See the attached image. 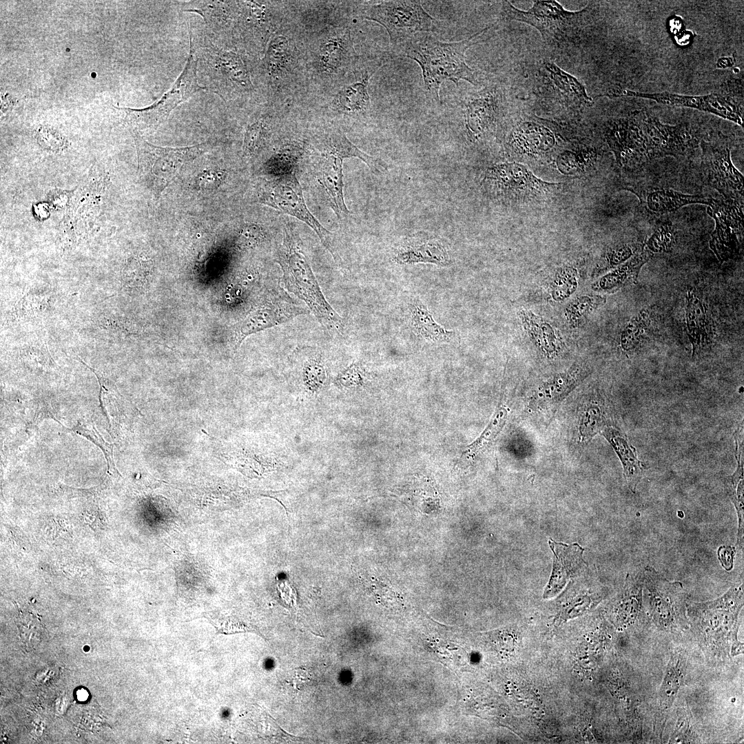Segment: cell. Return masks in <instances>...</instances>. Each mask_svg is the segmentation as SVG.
I'll return each instance as SVG.
<instances>
[{
  "label": "cell",
  "instance_id": "41",
  "mask_svg": "<svg viewBox=\"0 0 744 744\" xmlns=\"http://www.w3.org/2000/svg\"><path fill=\"white\" fill-rule=\"evenodd\" d=\"M578 272L572 266H565L556 273L552 283V296L556 300H563L576 289Z\"/></svg>",
  "mask_w": 744,
  "mask_h": 744
},
{
  "label": "cell",
  "instance_id": "16",
  "mask_svg": "<svg viewBox=\"0 0 744 744\" xmlns=\"http://www.w3.org/2000/svg\"><path fill=\"white\" fill-rule=\"evenodd\" d=\"M715 221L711 234L710 247L721 262L731 258L736 252L739 238L743 234V203L731 200L713 199L707 209Z\"/></svg>",
  "mask_w": 744,
  "mask_h": 744
},
{
  "label": "cell",
  "instance_id": "36",
  "mask_svg": "<svg viewBox=\"0 0 744 744\" xmlns=\"http://www.w3.org/2000/svg\"><path fill=\"white\" fill-rule=\"evenodd\" d=\"M291 56L289 41L282 36L273 39L268 46L265 61L269 73L276 76L282 73L288 67Z\"/></svg>",
  "mask_w": 744,
  "mask_h": 744
},
{
  "label": "cell",
  "instance_id": "22",
  "mask_svg": "<svg viewBox=\"0 0 744 744\" xmlns=\"http://www.w3.org/2000/svg\"><path fill=\"white\" fill-rule=\"evenodd\" d=\"M307 312L286 298L273 299L258 305L242 322L240 342L246 336L271 327L287 322Z\"/></svg>",
  "mask_w": 744,
  "mask_h": 744
},
{
  "label": "cell",
  "instance_id": "27",
  "mask_svg": "<svg viewBox=\"0 0 744 744\" xmlns=\"http://www.w3.org/2000/svg\"><path fill=\"white\" fill-rule=\"evenodd\" d=\"M355 57L350 32L346 31L322 43L318 54L319 67L323 72H334L349 65Z\"/></svg>",
  "mask_w": 744,
  "mask_h": 744
},
{
  "label": "cell",
  "instance_id": "50",
  "mask_svg": "<svg viewBox=\"0 0 744 744\" xmlns=\"http://www.w3.org/2000/svg\"><path fill=\"white\" fill-rule=\"evenodd\" d=\"M304 368L306 380L315 386L322 383L325 378V371L323 366L316 360H311Z\"/></svg>",
  "mask_w": 744,
  "mask_h": 744
},
{
  "label": "cell",
  "instance_id": "48",
  "mask_svg": "<svg viewBox=\"0 0 744 744\" xmlns=\"http://www.w3.org/2000/svg\"><path fill=\"white\" fill-rule=\"evenodd\" d=\"M36 136L38 143L48 149L59 151L65 146V138L56 130L48 127L39 126L37 129Z\"/></svg>",
  "mask_w": 744,
  "mask_h": 744
},
{
  "label": "cell",
  "instance_id": "1",
  "mask_svg": "<svg viewBox=\"0 0 744 744\" xmlns=\"http://www.w3.org/2000/svg\"><path fill=\"white\" fill-rule=\"evenodd\" d=\"M490 27L459 41L444 42L431 33H419L400 46L402 54L420 67L424 93L430 100L440 103L441 84L451 81L458 87L460 80L477 86L475 70L466 62V52Z\"/></svg>",
  "mask_w": 744,
  "mask_h": 744
},
{
  "label": "cell",
  "instance_id": "5",
  "mask_svg": "<svg viewBox=\"0 0 744 744\" xmlns=\"http://www.w3.org/2000/svg\"><path fill=\"white\" fill-rule=\"evenodd\" d=\"M363 18L375 21L386 30L393 46L400 47L419 33H431L442 21L432 17L420 1H383L366 9Z\"/></svg>",
  "mask_w": 744,
  "mask_h": 744
},
{
  "label": "cell",
  "instance_id": "32",
  "mask_svg": "<svg viewBox=\"0 0 744 744\" xmlns=\"http://www.w3.org/2000/svg\"><path fill=\"white\" fill-rule=\"evenodd\" d=\"M647 207L655 213L663 214L675 211L683 206L691 204H703L710 206L713 198L700 195L683 194L670 188L656 189L644 196Z\"/></svg>",
  "mask_w": 744,
  "mask_h": 744
},
{
  "label": "cell",
  "instance_id": "20",
  "mask_svg": "<svg viewBox=\"0 0 744 744\" xmlns=\"http://www.w3.org/2000/svg\"><path fill=\"white\" fill-rule=\"evenodd\" d=\"M621 95L643 98L670 106L684 107L713 114L743 126V114L725 97L718 94L691 96L668 92L641 93L629 90H621Z\"/></svg>",
  "mask_w": 744,
  "mask_h": 744
},
{
  "label": "cell",
  "instance_id": "34",
  "mask_svg": "<svg viewBox=\"0 0 744 744\" xmlns=\"http://www.w3.org/2000/svg\"><path fill=\"white\" fill-rule=\"evenodd\" d=\"M599 150L592 146L577 145L561 151L557 157L558 170L566 175L580 174L597 163Z\"/></svg>",
  "mask_w": 744,
  "mask_h": 744
},
{
  "label": "cell",
  "instance_id": "54",
  "mask_svg": "<svg viewBox=\"0 0 744 744\" xmlns=\"http://www.w3.org/2000/svg\"><path fill=\"white\" fill-rule=\"evenodd\" d=\"M59 198L51 194L50 199L55 207H63L69 200L72 192L56 191Z\"/></svg>",
  "mask_w": 744,
  "mask_h": 744
},
{
  "label": "cell",
  "instance_id": "38",
  "mask_svg": "<svg viewBox=\"0 0 744 744\" xmlns=\"http://www.w3.org/2000/svg\"><path fill=\"white\" fill-rule=\"evenodd\" d=\"M152 265L139 256L130 258L122 271L123 285L128 289H141L147 283Z\"/></svg>",
  "mask_w": 744,
  "mask_h": 744
},
{
  "label": "cell",
  "instance_id": "24",
  "mask_svg": "<svg viewBox=\"0 0 744 744\" xmlns=\"http://www.w3.org/2000/svg\"><path fill=\"white\" fill-rule=\"evenodd\" d=\"M600 433L618 455L626 484L631 492L635 493L645 471L643 463L638 458L636 448L631 444L627 435L615 427L606 426Z\"/></svg>",
  "mask_w": 744,
  "mask_h": 744
},
{
  "label": "cell",
  "instance_id": "47",
  "mask_svg": "<svg viewBox=\"0 0 744 744\" xmlns=\"http://www.w3.org/2000/svg\"><path fill=\"white\" fill-rule=\"evenodd\" d=\"M264 237L265 232L260 225L246 223L238 232L236 243L240 249L252 248L260 242Z\"/></svg>",
  "mask_w": 744,
  "mask_h": 744
},
{
  "label": "cell",
  "instance_id": "26",
  "mask_svg": "<svg viewBox=\"0 0 744 744\" xmlns=\"http://www.w3.org/2000/svg\"><path fill=\"white\" fill-rule=\"evenodd\" d=\"M379 68L380 66L365 71L359 80L344 85L338 92L335 105L342 113L351 116H364L369 112L371 101L368 85Z\"/></svg>",
  "mask_w": 744,
  "mask_h": 744
},
{
  "label": "cell",
  "instance_id": "21",
  "mask_svg": "<svg viewBox=\"0 0 744 744\" xmlns=\"http://www.w3.org/2000/svg\"><path fill=\"white\" fill-rule=\"evenodd\" d=\"M553 553L552 572L544 590L543 597L551 598L557 595L571 578L579 575L587 567L583 558L585 550L577 543L567 544L548 541Z\"/></svg>",
  "mask_w": 744,
  "mask_h": 744
},
{
  "label": "cell",
  "instance_id": "19",
  "mask_svg": "<svg viewBox=\"0 0 744 744\" xmlns=\"http://www.w3.org/2000/svg\"><path fill=\"white\" fill-rule=\"evenodd\" d=\"M392 260L400 265L426 263L442 267H450L453 262L448 242L426 231L402 239L393 249Z\"/></svg>",
  "mask_w": 744,
  "mask_h": 744
},
{
  "label": "cell",
  "instance_id": "13",
  "mask_svg": "<svg viewBox=\"0 0 744 744\" xmlns=\"http://www.w3.org/2000/svg\"><path fill=\"white\" fill-rule=\"evenodd\" d=\"M538 69L536 94L547 105L579 111L592 103L584 85L553 61L545 60Z\"/></svg>",
  "mask_w": 744,
  "mask_h": 744
},
{
  "label": "cell",
  "instance_id": "25",
  "mask_svg": "<svg viewBox=\"0 0 744 744\" xmlns=\"http://www.w3.org/2000/svg\"><path fill=\"white\" fill-rule=\"evenodd\" d=\"M524 329L535 346L548 358L557 355L563 347L559 331L548 321L532 311L519 313Z\"/></svg>",
  "mask_w": 744,
  "mask_h": 744
},
{
  "label": "cell",
  "instance_id": "3",
  "mask_svg": "<svg viewBox=\"0 0 744 744\" xmlns=\"http://www.w3.org/2000/svg\"><path fill=\"white\" fill-rule=\"evenodd\" d=\"M320 157L319 181L325 191L331 209L338 218L349 212L344 198V159L359 158L375 173L388 169L384 161L362 151L340 130L333 132L324 138Z\"/></svg>",
  "mask_w": 744,
  "mask_h": 744
},
{
  "label": "cell",
  "instance_id": "6",
  "mask_svg": "<svg viewBox=\"0 0 744 744\" xmlns=\"http://www.w3.org/2000/svg\"><path fill=\"white\" fill-rule=\"evenodd\" d=\"M587 10L569 11L556 1H534L528 10L517 9L510 1L502 2L504 19L527 23L541 34L549 45H560L579 30Z\"/></svg>",
  "mask_w": 744,
  "mask_h": 744
},
{
  "label": "cell",
  "instance_id": "40",
  "mask_svg": "<svg viewBox=\"0 0 744 744\" xmlns=\"http://www.w3.org/2000/svg\"><path fill=\"white\" fill-rule=\"evenodd\" d=\"M604 299L598 296H583L573 300L565 309L568 323L573 327L579 325L595 309L604 303Z\"/></svg>",
  "mask_w": 744,
  "mask_h": 744
},
{
  "label": "cell",
  "instance_id": "53",
  "mask_svg": "<svg viewBox=\"0 0 744 744\" xmlns=\"http://www.w3.org/2000/svg\"><path fill=\"white\" fill-rule=\"evenodd\" d=\"M223 177V174L212 171L203 174L199 180L200 185L206 189L217 187Z\"/></svg>",
  "mask_w": 744,
  "mask_h": 744
},
{
  "label": "cell",
  "instance_id": "39",
  "mask_svg": "<svg viewBox=\"0 0 744 744\" xmlns=\"http://www.w3.org/2000/svg\"><path fill=\"white\" fill-rule=\"evenodd\" d=\"M681 664L679 657H672L660 690V703L663 709L670 707L674 700L680 686Z\"/></svg>",
  "mask_w": 744,
  "mask_h": 744
},
{
  "label": "cell",
  "instance_id": "10",
  "mask_svg": "<svg viewBox=\"0 0 744 744\" xmlns=\"http://www.w3.org/2000/svg\"><path fill=\"white\" fill-rule=\"evenodd\" d=\"M645 598L653 621L663 628L679 630L685 627V594L679 581H670L650 566L642 573Z\"/></svg>",
  "mask_w": 744,
  "mask_h": 744
},
{
  "label": "cell",
  "instance_id": "29",
  "mask_svg": "<svg viewBox=\"0 0 744 744\" xmlns=\"http://www.w3.org/2000/svg\"><path fill=\"white\" fill-rule=\"evenodd\" d=\"M653 254L646 249L636 254L624 263L602 276L592 285V289L599 291H616L637 280L641 268L652 256Z\"/></svg>",
  "mask_w": 744,
  "mask_h": 744
},
{
  "label": "cell",
  "instance_id": "52",
  "mask_svg": "<svg viewBox=\"0 0 744 744\" xmlns=\"http://www.w3.org/2000/svg\"><path fill=\"white\" fill-rule=\"evenodd\" d=\"M717 555L722 566L726 570H731L734 566L736 548L722 546L719 548Z\"/></svg>",
  "mask_w": 744,
  "mask_h": 744
},
{
  "label": "cell",
  "instance_id": "7",
  "mask_svg": "<svg viewBox=\"0 0 744 744\" xmlns=\"http://www.w3.org/2000/svg\"><path fill=\"white\" fill-rule=\"evenodd\" d=\"M140 179L156 194L163 191L181 167L207 148V143L180 148L161 147L149 143L134 131Z\"/></svg>",
  "mask_w": 744,
  "mask_h": 744
},
{
  "label": "cell",
  "instance_id": "42",
  "mask_svg": "<svg viewBox=\"0 0 744 744\" xmlns=\"http://www.w3.org/2000/svg\"><path fill=\"white\" fill-rule=\"evenodd\" d=\"M507 415V407L504 404H500L485 431L475 442L469 446L468 452L475 455L486 447L501 431Z\"/></svg>",
  "mask_w": 744,
  "mask_h": 744
},
{
  "label": "cell",
  "instance_id": "46",
  "mask_svg": "<svg viewBox=\"0 0 744 744\" xmlns=\"http://www.w3.org/2000/svg\"><path fill=\"white\" fill-rule=\"evenodd\" d=\"M267 128L265 122L259 120L248 127L245 134L243 155L250 156L256 153L265 140Z\"/></svg>",
  "mask_w": 744,
  "mask_h": 744
},
{
  "label": "cell",
  "instance_id": "9",
  "mask_svg": "<svg viewBox=\"0 0 744 744\" xmlns=\"http://www.w3.org/2000/svg\"><path fill=\"white\" fill-rule=\"evenodd\" d=\"M260 200L307 225L318 235L335 262L342 265V259L332 242L331 233L321 225L307 207L296 173L276 177L266 183L260 192Z\"/></svg>",
  "mask_w": 744,
  "mask_h": 744
},
{
  "label": "cell",
  "instance_id": "37",
  "mask_svg": "<svg viewBox=\"0 0 744 744\" xmlns=\"http://www.w3.org/2000/svg\"><path fill=\"white\" fill-rule=\"evenodd\" d=\"M302 149L298 145H289L274 154L267 163L269 172L276 177L296 173Z\"/></svg>",
  "mask_w": 744,
  "mask_h": 744
},
{
  "label": "cell",
  "instance_id": "18",
  "mask_svg": "<svg viewBox=\"0 0 744 744\" xmlns=\"http://www.w3.org/2000/svg\"><path fill=\"white\" fill-rule=\"evenodd\" d=\"M605 138L620 167L633 168L648 160L639 114L609 122Z\"/></svg>",
  "mask_w": 744,
  "mask_h": 744
},
{
  "label": "cell",
  "instance_id": "8",
  "mask_svg": "<svg viewBox=\"0 0 744 744\" xmlns=\"http://www.w3.org/2000/svg\"><path fill=\"white\" fill-rule=\"evenodd\" d=\"M462 104L466 135L473 143H480L497 134L508 116L507 92L497 83L468 94Z\"/></svg>",
  "mask_w": 744,
  "mask_h": 744
},
{
  "label": "cell",
  "instance_id": "15",
  "mask_svg": "<svg viewBox=\"0 0 744 744\" xmlns=\"http://www.w3.org/2000/svg\"><path fill=\"white\" fill-rule=\"evenodd\" d=\"M501 130H505L499 133L504 148L510 154L541 158L552 154L560 145L558 136L548 125L529 115Z\"/></svg>",
  "mask_w": 744,
  "mask_h": 744
},
{
  "label": "cell",
  "instance_id": "17",
  "mask_svg": "<svg viewBox=\"0 0 744 744\" xmlns=\"http://www.w3.org/2000/svg\"><path fill=\"white\" fill-rule=\"evenodd\" d=\"M648 159L666 156L685 155L695 144V138L685 125L662 123L648 113H639Z\"/></svg>",
  "mask_w": 744,
  "mask_h": 744
},
{
  "label": "cell",
  "instance_id": "11",
  "mask_svg": "<svg viewBox=\"0 0 744 744\" xmlns=\"http://www.w3.org/2000/svg\"><path fill=\"white\" fill-rule=\"evenodd\" d=\"M197 59L190 38V51L185 68L176 82L160 100L142 109L114 107L125 113V121L135 129L156 128L170 112L194 93L205 89L198 83Z\"/></svg>",
  "mask_w": 744,
  "mask_h": 744
},
{
  "label": "cell",
  "instance_id": "14",
  "mask_svg": "<svg viewBox=\"0 0 744 744\" xmlns=\"http://www.w3.org/2000/svg\"><path fill=\"white\" fill-rule=\"evenodd\" d=\"M200 66L211 90L223 100L237 91L251 90L252 83L247 68L236 53L208 46L200 53Z\"/></svg>",
  "mask_w": 744,
  "mask_h": 744
},
{
  "label": "cell",
  "instance_id": "33",
  "mask_svg": "<svg viewBox=\"0 0 744 744\" xmlns=\"http://www.w3.org/2000/svg\"><path fill=\"white\" fill-rule=\"evenodd\" d=\"M685 318L688 334L692 345V356L697 355L709 340V329L703 304L694 292L690 291L687 297Z\"/></svg>",
  "mask_w": 744,
  "mask_h": 744
},
{
  "label": "cell",
  "instance_id": "49",
  "mask_svg": "<svg viewBox=\"0 0 744 744\" xmlns=\"http://www.w3.org/2000/svg\"><path fill=\"white\" fill-rule=\"evenodd\" d=\"M643 325L639 320H633L628 324L621 336V347L625 351H630L635 348L643 333Z\"/></svg>",
  "mask_w": 744,
  "mask_h": 744
},
{
  "label": "cell",
  "instance_id": "45",
  "mask_svg": "<svg viewBox=\"0 0 744 744\" xmlns=\"http://www.w3.org/2000/svg\"><path fill=\"white\" fill-rule=\"evenodd\" d=\"M76 433L91 440L103 451L107 462L108 472L112 475H120L114 460L113 445L107 443L95 429H90L83 425H77L74 429Z\"/></svg>",
  "mask_w": 744,
  "mask_h": 744
},
{
  "label": "cell",
  "instance_id": "51",
  "mask_svg": "<svg viewBox=\"0 0 744 744\" xmlns=\"http://www.w3.org/2000/svg\"><path fill=\"white\" fill-rule=\"evenodd\" d=\"M363 373L358 364L351 365L340 375L339 380L348 385H358L362 382Z\"/></svg>",
  "mask_w": 744,
  "mask_h": 744
},
{
  "label": "cell",
  "instance_id": "28",
  "mask_svg": "<svg viewBox=\"0 0 744 744\" xmlns=\"http://www.w3.org/2000/svg\"><path fill=\"white\" fill-rule=\"evenodd\" d=\"M409 318L413 331L426 341L446 343L452 342L455 338V332L437 323L418 298H414L410 304Z\"/></svg>",
  "mask_w": 744,
  "mask_h": 744
},
{
  "label": "cell",
  "instance_id": "12",
  "mask_svg": "<svg viewBox=\"0 0 744 744\" xmlns=\"http://www.w3.org/2000/svg\"><path fill=\"white\" fill-rule=\"evenodd\" d=\"M701 172L703 182L725 199L743 203V176L735 167L728 143L724 139L702 141Z\"/></svg>",
  "mask_w": 744,
  "mask_h": 744
},
{
  "label": "cell",
  "instance_id": "31",
  "mask_svg": "<svg viewBox=\"0 0 744 744\" xmlns=\"http://www.w3.org/2000/svg\"><path fill=\"white\" fill-rule=\"evenodd\" d=\"M52 302V293L48 287L32 286L14 304L12 316L23 321L41 318L50 312Z\"/></svg>",
  "mask_w": 744,
  "mask_h": 744
},
{
  "label": "cell",
  "instance_id": "4",
  "mask_svg": "<svg viewBox=\"0 0 744 744\" xmlns=\"http://www.w3.org/2000/svg\"><path fill=\"white\" fill-rule=\"evenodd\" d=\"M480 185L493 198L514 202L546 198L554 194L560 185L539 178L528 167L517 162H502L489 166Z\"/></svg>",
  "mask_w": 744,
  "mask_h": 744
},
{
  "label": "cell",
  "instance_id": "44",
  "mask_svg": "<svg viewBox=\"0 0 744 744\" xmlns=\"http://www.w3.org/2000/svg\"><path fill=\"white\" fill-rule=\"evenodd\" d=\"M639 248V244H619L610 247L599 264L600 270L615 268L624 263L634 256Z\"/></svg>",
  "mask_w": 744,
  "mask_h": 744
},
{
  "label": "cell",
  "instance_id": "2",
  "mask_svg": "<svg viewBox=\"0 0 744 744\" xmlns=\"http://www.w3.org/2000/svg\"><path fill=\"white\" fill-rule=\"evenodd\" d=\"M278 262L286 289L304 301L324 327L341 331L342 318L324 298L304 252L301 239L291 226L285 227Z\"/></svg>",
  "mask_w": 744,
  "mask_h": 744
},
{
  "label": "cell",
  "instance_id": "35",
  "mask_svg": "<svg viewBox=\"0 0 744 744\" xmlns=\"http://www.w3.org/2000/svg\"><path fill=\"white\" fill-rule=\"evenodd\" d=\"M604 401L598 395L590 397L583 404L579 417V432L583 441L590 440L607 426Z\"/></svg>",
  "mask_w": 744,
  "mask_h": 744
},
{
  "label": "cell",
  "instance_id": "30",
  "mask_svg": "<svg viewBox=\"0 0 744 744\" xmlns=\"http://www.w3.org/2000/svg\"><path fill=\"white\" fill-rule=\"evenodd\" d=\"M587 369L581 364H573L568 371L544 382L535 397L539 402L556 403L563 400L575 386L586 378Z\"/></svg>",
  "mask_w": 744,
  "mask_h": 744
},
{
  "label": "cell",
  "instance_id": "43",
  "mask_svg": "<svg viewBox=\"0 0 744 744\" xmlns=\"http://www.w3.org/2000/svg\"><path fill=\"white\" fill-rule=\"evenodd\" d=\"M674 241V229L670 222L657 223L653 232L648 239L646 249L652 254L669 251Z\"/></svg>",
  "mask_w": 744,
  "mask_h": 744
},
{
  "label": "cell",
  "instance_id": "23",
  "mask_svg": "<svg viewBox=\"0 0 744 744\" xmlns=\"http://www.w3.org/2000/svg\"><path fill=\"white\" fill-rule=\"evenodd\" d=\"M735 442L734 455L737 462L735 471L724 479L725 489L734 504L738 517L736 544L743 548L744 530V462H743V421L738 424L733 433Z\"/></svg>",
  "mask_w": 744,
  "mask_h": 744
}]
</instances>
